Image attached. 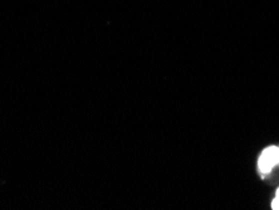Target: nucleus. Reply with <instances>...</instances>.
Returning <instances> with one entry per match:
<instances>
[{"mask_svg":"<svg viewBox=\"0 0 279 210\" xmlns=\"http://www.w3.org/2000/svg\"><path fill=\"white\" fill-rule=\"evenodd\" d=\"M270 208L273 210H279V186L276 188V194H274L273 200H272L270 202Z\"/></svg>","mask_w":279,"mask_h":210,"instance_id":"2","label":"nucleus"},{"mask_svg":"<svg viewBox=\"0 0 279 210\" xmlns=\"http://www.w3.org/2000/svg\"><path fill=\"white\" fill-rule=\"evenodd\" d=\"M276 166H279V145L266 146L262 150L256 160V170L259 175L266 176L272 174Z\"/></svg>","mask_w":279,"mask_h":210,"instance_id":"1","label":"nucleus"}]
</instances>
